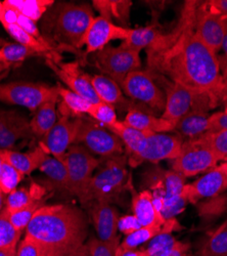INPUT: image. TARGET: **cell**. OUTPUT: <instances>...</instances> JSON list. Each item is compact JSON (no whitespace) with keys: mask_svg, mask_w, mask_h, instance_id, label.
<instances>
[{"mask_svg":"<svg viewBox=\"0 0 227 256\" xmlns=\"http://www.w3.org/2000/svg\"><path fill=\"white\" fill-rule=\"evenodd\" d=\"M198 2H187L177 26L161 34L147 50L148 70L198 94H208L215 106L221 102L223 77L217 54L195 33Z\"/></svg>","mask_w":227,"mask_h":256,"instance_id":"1","label":"cell"},{"mask_svg":"<svg viewBox=\"0 0 227 256\" xmlns=\"http://www.w3.org/2000/svg\"><path fill=\"white\" fill-rule=\"evenodd\" d=\"M25 234L45 250L47 256H88L85 241L88 218L80 208L71 204L40 207Z\"/></svg>","mask_w":227,"mask_h":256,"instance_id":"2","label":"cell"},{"mask_svg":"<svg viewBox=\"0 0 227 256\" xmlns=\"http://www.w3.org/2000/svg\"><path fill=\"white\" fill-rule=\"evenodd\" d=\"M93 18L94 12L89 4L59 2L53 4L41 20V34L52 48L56 44L64 50H79L83 46Z\"/></svg>","mask_w":227,"mask_h":256,"instance_id":"3","label":"cell"},{"mask_svg":"<svg viewBox=\"0 0 227 256\" xmlns=\"http://www.w3.org/2000/svg\"><path fill=\"white\" fill-rule=\"evenodd\" d=\"M127 163L128 158L124 155L106 158L93 174L82 205L88 207L94 201L111 204L119 201L124 192L128 190L131 178L127 172Z\"/></svg>","mask_w":227,"mask_h":256,"instance_id":"4","label":"cell"},{"mask_svg":"<svg viewBox=\"0 0 227 256\" xmlns=\"http://www.w3.org/2000/svg\"><path fill=\"white\" fill-rule=\"evenodd\" d=\"M64 163L68 174L69 195L77 197L83 204L93 172L99 167L100 161L83 146L73 144L64 157Z\"/></svg>","mask_w":227,"mask_h":256,"instance_id":"5","label":"cell"},{"mask_svg":"<svg viewBox=\"0 0 227 256\" xmlns=\"http://www.w3.org/2000/svg\"><path fill=\"white\" fill-rule=\"evenodd\" d=\"M120 86L124 94L143 104L146 109H150L152 115L161 114L162 116L166 98L150 70H137L130 73Z\"/></svg>","mask_w":227,"mask_h":256,"instance_id":"6","label":"cell"},{"mask_svg":"<svg viewBox=\"0 0 227 256\" xmlns=\"http://www.w3.org/2000/svg\"><path fill=\"white\" fill-rule=\"evenodd\" d=\"M94 65L105 75L119 85L130 73L140 70L139 52L127 48L123 44L119 46H107L93 56Z\"/></svg>","mask_w":227,"mask_h":256,"instance_id":"7","label":"cell"},{"mask_svg":"<svg viewBox=\"0 0 227 256\" xmlns=\"http://www.w3.org/2000/svg\"><path fill=\"white\" fill-rule=\"evenodd\" d=\"M74 144L83 146L90 153L105 158L123 155L124 152V146L118 136L90 118L82 117Z\"/></svg>","mask_w":227,"mask_h":256,"instance_id":"8","label":"cell"},{"mask_svg":"<svg viewBox=\"0 0 227 256\" xmlns=\"http://www.w3.org/2000/svg\"><path fill=\"white\" fill-rule=\"evenodd\" d=\"M58 96L56 86L34 82L0 83V102L25 106L35 112L46 100Z\"/></svg>","mask_w":227,"mask_h":256,"instance_id":"9","label":"cell"},{"mask_svg":"<svg viewBox=\"0 0 227 256\" xmlns=\"http://www.w3.org/2000/svg\"><path fill=\"white\" fill-rule=\"evenodd\" d=\"M218 162L214 153L197 138L183 142L179 156L172 160V169L187 178L209 172Z\"/></svg>","mask_w":227,"mask_h":256,"instance_id":"10","label":"cell"},{"mask_svg":"<svg viewBox=\"0 0 227 256\" xmlns=\"http://www.w3.org/2000/svg\"><path fill=\"white\" fill-rule=\"evenodd\" d=\"M184 140L179 136L167 134H150L139 153L128 159L131 167H136L143 162L158 163L163 160L176 159L182 148Z\"/></svg>","mask_w":227,"mask_h":256,"instance_id":"11","label":"cell"},{"mask_svg":"<svg viewBox=\"0 0 227 256\" xmlns=\"http://www.w3.org/2000/svg\"><path fill=\"white\" fill-rule=\"evenodd\" d=\"M195 33L212 52L217 54L227 35V16L213 10L207 2L199 4L196 12Z\"/></svg>","mask_w":227,"mask_h":256,"instance_id":"12","label":"cell"},{"mask_svg":"<svg viewBox=\"0 0 227 256\" xmlns=\"http://www.w3.org/2000/svg\"><path fill=\"white\" fill-rule=\"evenodd\" d=\"M152 73L158 84H162L165 98H166L165 109L161 117L176 126L178 121L192 108L198 92L184 88L162 75Z\"/></svg>","mask_w":227,"mask_h":256,"instance_id":"13","label":"cell"},{"mask_svg":"<svg viewBox=\"0 0 227 256\" xmlns=\"http://www.w3.org/2000/svg\"><path fill=\"white\" fill-rule=\"evenodd\" d=\"M82 121V117H72L61 113L51 130L42 138V146L52 157L64 161L69 148L75 144V140Z\"/></svg>","mask_w":227,"mask_h":256,"instance_id":"14","label":"cell"},{"mask_svg":"<svg viewBox=\"0 0 227 256\" xmlns=\"http://www.w3.org/2000/svg\"><path fill=\"white\" fill-rule=\"evenodd\" d=\"M215 104L206 94H198L190 111L176 124L175 130L181 138L194 140L209 130V111Z\"/></svg>","mask_w":227,"mask_h":256,"instance_id":"15","label":"cell"},{"mask_svg":"<svg viewBox=\"0 0 227 256\" xmlns=\"http://www.w3.org/2000/svg\"><path fill=\"white\" fill-rule=\"evenodd\" d=\"M46 65L61 82L67 85L68 90L91 104L100 102L92 88L91 76L82 71L79 62H55L46 60Z\"/></svg>","mask_w":227,"mask_h":256,"instance_id":"16","label":"cell"},{"mask_svg":"<svg viewBox=\"0 0 227 256\" xmlns=\"http://www.w3.org/2000/svg\"><path fill=\"white\" fill-rule=\"evenodd\" d=\"M227 190V172L217 165L192 184H185L182 197L188 203L196 204L201 199L218 197Z\"/></svg>","mask_w":227,"mask_h":256,"instance_id":"17","label":"cell"},{"mask_svg":"<svg viewBox=\"0 0 227 256\" xmlns=\"http://www.w3.org/2000/svg\"><path fill=\"white\" fill-rule=\"evenodd\" d=\"M129 28L117 26L99 16H94L83 40V46H85L84 54L85 56L95 54L109 46L113 40L124 41L127 38Z\"/></svg>","mask_w":227,"mask_h":256,"instance_id":"18","label":"cell"},{"mask_svg":"<svg viewBox=\"0 0 227 256\" xmlns=\"http://www.w3.org/2000/svg\"><path fill=\"white\" fill-rule=\"evenodd\" d=\"M144 190L150 192H161L165 194L164 204L182 197V190L185 184V178L171 170H165L159 166L148 169L143 174ZM183 198V197H182Z\"/></svg>","mask_w":227,"mask_h":256,"instance_id":"19","label":"cell"},{"mask_svg":"<svg viewBox=\"0 0 227 256\" xmlns=\"http://www.w3.org/2000/svg\"><path fill=\"white\" fill-rule=\"evenodd\" d=\"M34 136L30 120L16 111H0V151L13 150L14 146Z\"/></svg>","mask_w":227,"mask_h":256,"instance_id":"20","label":"cell"},{"mask_svg":"<svg viewBox=\"0 0 227 256\" xmlns=\"http://www.w3.org/2000/svg\"><path fill=\"white\" fill-rule=\"evenodd\" d=\"M87 208L89 209L90 218L99 240L110 241L118 237V222L120 216L113 204L94 201Z\"/></svg>","mask_w":227,"mask_h":256,"instance_id":"21","label":"cell"},{"mask_svg":"<svg viewBox=\"0 0 227 256\" xmlns=\"http://www.w3.org/2000/svg\"><path fill=\"white\" fill-rule=\"evenodd\" d=\"M128 190H131V207L133 216L139 220L141 226H164L166 222L161 213L156 209L153 202V195L149 190H143L140 193L135 190L130 178Z\"/></svg>","mask_w":227,"mask_h":256,"instance_id":"22","label":"cell"},{"mask_svg":"<svg viewBox=\"0 0 227 256\" xmlns=\"http://www.w3.org/2000/svg\"><path fill=\"white\" fill-rule=\"evenodd\" d=\"M92 88L100 102L109 104L121 111L135 110L131 102L123 94L120 85L111 78L99 74L91 76Z\"/></svg>","mask_w":227,"mask_h":256,"instance_id":"23","label":"cell"},{"mask_svg":"<svg viewBox=\"0 0 227 256\" xmlns=\"http://www.w3.org/2000/svg\"><path fill=\"white\" fill-rule=\"evenodd\" d=\"M127 125L146 134H167L175 130V125L162 117L147 112L131 110L123 120Z\"/></svg>","mask_w":227,"mask_h":256,"instance_id":"24","label":"cell"},{"mask_svg":"<svg viewBox=\"0 0 227 256\" xmlns=\"http://www.w3.org/2000/svg\"><path fill=\"white\" fill-rule=\"evenodd\" d=\"M4 161L8 162L13 166L17 172H19L24 176L32 174L34 170L39 169L46 156L48 155L45 148L39 144L32 151L27 153H20L14 150L2 151Z\"/></svg>","mask_w":227,"mask_h":256,"instance_id":"25","label":"cell"},{"mask_svg":"<svg viewBox=\"0 0 227 256\" xmlns=\"http://www.w3.org/2000/svg\"><path fill=\"white\" fill-rule=\"evenodd\" d=\"M39 169L46 176V186L55 193L69 195L68 174L64 161L47 155ZM70 196V195H69Z\"/></svg>","mask_w":227,"mask_h":256,"instance_id":"26","label":"cell"},{"mask_svg":"<svg viewBox=\"0 0 227 256\" xmlns=\"http://www.w3.org/2000/svg\"><path fill=\"white\" fill-rule=\"evenodd\" d=\"M94 8L99 12V16L104 18L117 26L129 28L131 2L127 0H94L92 2Z\"/></svg>","mask_w":227,"mask_h":256,"instance_id":"27","label":"cell"},{"mask_svg":"<svg viewBox=\"0 0 227 256\" xmlns=\"http://www.w3.org/2000/svg\"><path fill=\"white\" fill-rule=\"evenodd\" d=\"M59 96H56L41 104L34 112L30 120L34 136L43 138L55 125L57 121V102Z\"/></svg>","mask_w":227,"mask_h":256,"instance_id":"28","label":"cell"},{"mask_svg":"<svg viewBox=\"0 0 227 256\" xmlns=\"http://www.w3.org/2000/svg\"><path fill=\"white\" fill-rule=\"evenodd\" d=\"M106 128L118 136V138L121 140L127 152L128 159L136 156L139 153L147 136L150 134L135 130V128L127 125L124 121H118L114 125Z\"/></svg>","mask_w":227,"mask_h":256,"instance_id":"29","label":"cell"},{"mask_svg":"<svg viewBox=\"0 0 227 256\" xmlns=\"http://www.w3.org/2000/svg\"><path fill=\"white\" fill-rule=\"evenodd\" d=\"M46 190L41 186L34 184L30 188H16L5 198L4 208L8 213L15 212L29 206L31 203L44 197Z\"/></svg>","mask_w":227,"mask_h":256,"instance_id":"30","label":"cell"},{"mask_svg":"<svg viewBox=\"0 0 227 256\" xmlns=\"http://www.w3.org/2000/svg\"><path fill=\"white\" fill-rule=\"evenodd\" d=\"M198 256H227V220L202 242Z\"/></svg>","mask_w":227,"mask_h":256,"instance_id":"31","label":"cell"},{"mask_svg":"<svg viewBox=\"0 0 227 256\" xmlns=\"http://www.w3.org/2000/svg\"><path fill=\"white\" fill-rule=\"evenodd\" d=\"M161 34L156 24L139 28H129L128 36L122 41V44L140 52L144 48L148 50L151 48Z\"/></svg>","mask_w":227,"mask_h":256,"instance_id":"32","label":"cell"},{"mask_svg":"<svg viewBox=\"0 0 227 256\" xmlns=\"http://www.w3.org/2000/svg\"><path fill=\"white\" fill-rule=\"evenodd\" d=\"M56 88L59 100L61 102V106H64L61 113L72 117H82V115L84 114L87 115L91 102L73 92L72 90L60 86V85H56Z\"/></svg>","mask_w":227,"mask_h":256,"instance_id":"33","label":"cell"},{"mask_svg":"<svg viewBox=\"0 0 227 256\" xmlns=\"http://www.w3.org/2000/svg\"><path fill=\"white\" fill-rule=\"evenodd\" d=\"M18 14L37 23L54 4L53 0H6Z\"/></svg>","mask_w":227,"mask_h":256,"instance_id":"34","label":"cell"},{"mask_svg":"<svg viewBox=\"0 0 227 256\" xmlns=\"http://www.w3.org/2000/svg\"><path fill=\"white\" fill-rule=\"evenodd\" d=\"M163 226H143L137 230L133 232L132 234L126 236L123 242L120 243L117 249V256H122L124 253L134 250L138 246L150 242L153 238H155L159 232H161Z\"/></svg>","mask_w":227,"mask_h":256,"instance_id":"35","label":"cell"},{"mask_svg":"<svg viewBox=\"0 0 227 256\" xmlns=\"http://www.w3.org/2000/svg\"><path fill=\"white\" fill-rule=\"evenodd\" d=\"M36 56H40V54L16 42H7L0 48V62L8 67L13 64L23 62L27 58Z\"/></svg>","mask_w":227,"mask_h":256,"instance_id":"36","label":"cell"},{"mask_svg":"<svg viewBox=\"0 0 227 256\" xmlns=\"http://www.w3.org/2000/svg\"><path fill=\"white\" fill-rule=\"evenodd\" d=\"M200 140L214 153L219 162H227V130L207 132Z\"/></svg>","mask_w":227,"mask_h":256,"instance_id":"37","label":"cell"},{"mask_svg":"<svg viewBox=\"0 0 227 256\" xmlns=\"http://www.w3.org/2000/svg\"><path fill=\"white\" fill-rule=\"evenodd\" d=\"M23 232L17 230L10 222L8 212L3 207L0 212V249L17 247Z\"/></svg>","mask_w":227,"mask_h":256,"instance_id":"38","label":"cell"},{"mask_svg":"<svg viewBox=\"0 0 227 256\" xmlns=\"http://www.w3.org/2000/svg\"><path fill=\"white\" fill-rule=\"evenodd\" d=\"M87 115L94 122L105 127H110L119 121L114 106L102 102L91 104Z\"/></svg>","mask_w":227,"mask_h":256,"instance_id":"39","label":"cell"},{"mask_svg":"<svg viewBox=\"0 0 227 256\" xmlns=\"http://www.w3.org/2000/svg\"><path fill=\"white\" fill-rule=\"evenodd\" d=\"M44 198L42 199H38L36 201H34L33 203H31L29 206L17 210L15 212L12 213H8V218L9 220L11 222V224L20 232L26 230L28 224H30L32 218L34 216V214L36 213V211L42 207L44 204Z\"/></svg>","mask_w":227,"mask_h":256,"instance_id":"40","label":"cell"},{"mask_svg":"<svg viewBox=\"0 0 227 256\" xmlns=\"http://www.w3.org/2000/svg\"><path fill=\"white\" fill-rule=\"evenodd\" d=\"M23 178L24 176L22 174L17 172L8 162L4 161L0 170V190L4 196H7L17 188Z\"/></svg>","mask_w":227,"mask_h":256,"instance_id":"41","label":"cell"},{"mask_svg":"<svg viewBox=\"0 0 227 256\" xmlns=\"http://www.w3.org/2000/svg\"><path fill=\"white\" fill-rule=\"evenodd\" d=\"M120 237L102 241L98 238H91L86 242L85 247L88 256H117V249L120 245Z\"/></svg>","mask_w":227,"mask_h":256,"instance_id":"42","label":"cell"},{"mask_svg":"<svg viewBox=\"0 0 227 256\" xmlns=\"http://www.w3.org/2000/svg\"><path fill=\"white\" fill-rule=\"evenodd\" d=\"M16 256H47L45 250L39 243L26 236L16 248Z\"/></svg>","mask_w":227,"mask_h":256,"instance_id":"43","label":"cell"},{"mask_svg":"<svg viewBox=\"0 0 227 256\" xmlns=\"http://www.w3.org/2000/svg\"><path fill=\"white\" fill-rule=\"evenodd\" d=\"M141 226H142L141 224L133 214L121 216L118 222V230L124 234H126V236L137 230Z\"/></svg>","mask_w":227,"mask_h":256,"instance_id":"44","label":"cell"},{"mask_svg":"<svg viewBox=\"0 0 227 256\" xmlns=\"http://www.w3.org/2000/svg\"><path fill=\"white\" fill-rule=\"evenodd\" d=\"M217 130H227V113L215 112L209 117V130L208 132H217Z\"/></svg>","mask_w":227,"mask_h":256,"instance_id":"45","label":"cell"},{"mask_svg":"<svg viewBox=\"0 0 227 256\" xmlns=\"http://www.w3.org/2000/svg\"><path fill=\"white\" fill-rule=\"evenodd\" d=\"M190 249H191L190 243L177 241L171 249L161 254L160 256H189Z\"/></svg>","mask_w":227,"mask_h":256,"instance_id":"46","label":"cell"},{"mask_svg":"<svg viewBox=\"0 0 227 256\" xmlns=\"http://www.w3.org/2000/svg\"><path fill=\"white\" fill-rule=\"evenodd\" d=\"M206 2L216 12L227 16V0H211Z\"/></svg>","mask_w":227,"mask_h":256,"instance_id":"47","label":"cell"},{"mask_svg":"<svg viewBox=\"0 0 227 256\" xmlns=\"http://www.w3.org/2000/svg\"><path fill=\"white\" fill-rule=\"evenodd\" d=\"M221 102L224 106V112L227 113V79L223 80V88L221 92Z\"/></svg>","mask_w":227,"mask_h":256,"instance_id":"48","label":"cell"},{"mask_svg":"<svg viewBox=\"0 0 227 256\" xmlns=\"http://www.w3.org/2000/svg\"><path fill=\"white\" fill-rule=\"evenodd\" d=\"M122 256H149L148 252L146 249H141V250H138V249H134V250H130V251H127L124 253Z\"/></svg>","mask_w":227,"mask_h":256,"instance_id":"49","label":"cell"},{"mask_svg":"<svg viewBox=\"0 0 227 256\" xmlns=\"http://www.w3.org/2000/svg\"><path fill=\"white\" fill-rule=\"evenodd\" d=\"M222 48H223L224 54H225V67L223 69V74H222V77H223V80H224V79H227V35H226L225 40L223 42Z\"/></svg>","mask_w":227,"mask_h":256,"instance_id":"50","label":"cell"},{"mask_svg":"<svg viewBox=\"0 0 227 256\" xmlns=\"http://www.w3.org/2000/svg\"><path fill=\"white\" fill-rule=\"evenodd\" d=\"M16 248L17 247L0 249V256H16Z\"/></svg>","mask_w":227,"mask_h":256,"instance_id":"51","label":"cell"},{"mask_svg":"<svg viewBox=\"0 0 227 256\" xmlns=\"http://www.w3.org/2000/svg\"><path fill=\"white\" fill-rule=\"evenodd\" d=\"M4 202H5L4 194L2 193L1 190H0V212L2 211V209H3V207H4Z\"/></svg>","mask_w":227,"mask_h":256,"instance_id":"52","label":"cell"},{"mask_svg":"<svg viewBox=\"0 0 227 256\" xmlns=\"http://www.w3.org/2000/svg\"><path fill=\"white\" fill-rule=\"evenodd\" d=\"M7 68H9V67L6 66V65H4V64L0 62V75H1V73H2L3 71H5Z\"/></svg>","mask_w":227,"mask_h":256,"instance_id":"53","label":"cell"},{"mask_svg":"<svg viewBox=\"0 0 227 256\" xmlns=\"http://www.w3.org/2000/svg\"><path fill=\"white\" fill-rule=\"evenodd\" d=\"M3 162H4V158H3V155H2V151H0V170H1Z\"/></svg>","mask_w":227,"mask_h":256,"instance_id":"54","label":"cell"},{"mask_svg":"<svg viewBox=\"0 0 227 256\" xmlns=\"http://www.w3.org/2000/svg\"><path fill=\"white\" fill-rule=\"evenodd\" d=\"M7 44V42H6V40L5 39H3V38H1V37H0V48H1L4 44Z\"/></svg>","mask_w":227,"mask_h":256,"instance_id":"55","label":"cell"},{"mask_svg":"<svg viewBox=\"0 0 227 256\" xmlns=\"http://www.w3.org/2000/svg\"><path fill=\"white\" fill-rule=\"evenodd\" d=\"M220 166L227 172V162H223L222 164H220Z\"/></svg>","mask_w":227,"mask_h":256,"instance_id":"56","label":"cell"},{"mask_svg":"<svg viewBox=\"0 0 227 256\" xmlns=\"http://www.w3.org/2000/svg\"><path fill=\"white\" fill-rule=\"evenodd\" d=\"M2 10H3V2H0V16H1Z\"/></svg>","mask_w":227,"mask_h":256,"instance_id":"57","label":"cell"},{"mask_svg":"<svg viewBox=\"0 0 227 256\" xmlns=\"http://www.w3.org/2000/svg\"><path fill=\"white\" fill-rule=\"evenodd\" d=\"M189 256H190V255H189Z\"/></svg>","mask_w":227,"mask_h":256,"instance_id":"58","label":"cell"}]
</instances>
